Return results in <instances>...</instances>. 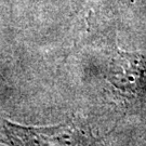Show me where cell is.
<instances>
[{"label": "cell", "mask_w": 146, "mask_h": 146, "mask_svg": "<svg viewBox=\"0 0 146 146\" xmlns=\"http://www.w3.org/2000/svg\"><path fill=\"white\" fill-rule=\"evenodd\" d=\"M125 60L119 72L114 74L111 82L127 99L144 101L146 100V63L139 64L136 61V66L133 67L132 58Z\"/></svg>", "instance_id": "7a4b0ae2"}, {"label": "cell", "mask_w": 146, "mask_h": 146, "mask_svg": "<svg viewBox=\"0 0 146 146\" xmlns=\"http://www.w3.org/2000/svg\"><path fill=\"white\" fill-rule=\"evenodd\" d=\"M3 143L10 146H92V132L78 120L50 127H26L3 121Z\"/></svg>", "instance_id": "6da1fadb"}]
</instances>
